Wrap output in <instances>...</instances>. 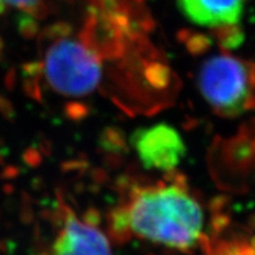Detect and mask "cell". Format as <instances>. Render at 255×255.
<instances>
[{
	"label": "cell",
	"instance_id": "obj_1",
	"mask_svg": "<svg viewBox=\"0 0 255 255\" xmlns=\"http://www.w3.org/2000/svg\"><path fill=\"white\" fill-rule=\"evenodd\" d=\"M109 227L116 240L138 239L180 252L208 244L205 207L174 173L130 187L111 213Z\"/></svg>",
	"mask_w": 255,
	"mask_h": 255
},
{
	"label": "cell",
	"instance_id": "obj_2",
	"mask_svg": "<svg viewBox=\"0 0 255 255\" xmlns=\"http://www.w3.org/2000/svg\"><path fill=\"white\" fill-rule=\"evenodd\" d=\"M253 76L247 64L231 56H214L201 66L199 89L223 117H237L253 102Z\"/></svg>",
	"mask_w": 255,
	"mask_h": 255
},
{
	"label": "cell",
	"instance_id": "obj_3",
	"mask_svg": "<svg viewBox=\"0 0 255 255\" xmlns=\"http://www.w3.org/2000/svg\"><path fill=\"white\" fill-rule=\"evenodd\" d=\"M43 65L49 85L63 96H88L101 82L102 66L94 51L66 37L50 46Z\"/></svg>",
	"mask_w": 255,
	"mask_h": 255
},
{
	"label": "cell",
	"instance_id": "obj_4",
	"mask_svg": "<svg viewBox=\"0 0 255 255\" xmlns=\"http://www.w3.org/2000/svg\"><path fill=\"white\" fill-rule=\"evenodd\" d=\"M130 142L143 167L164 174L174 173L187 152L181 133L167 123L138 128Z\"/></svg>",
	"mask_w": 255,
	"mask_h": 255
},
{
	"label": "cell",
	"instance_id": "obj_5",
	"mask_svg": "<svg viewBox=\"0 0 255 255\" xmlns=\"http://www.w3.org/2000/svg\"><path fill=\"white\" fill-rule=\"evenodd\" d=\"M59 222L51 255H115L109 238L94 218L78 215L62 205Z\"/></svg>",
	"mask_w": 255,
	"mask_h": 255
},
{
	"label": "cell",
	"instance_id": "obj_6",
	"mask_svg": "<svg viewBox=\"0 0 255 255\" xmlns=\"http://www.w3.org/2000/svg\"><path fill=\"white\" fill-rule=\"evenodd\" d=\"M246 0H177L182 13L194 24L209 27L237 25Z\"/></svg>",
	"mask_w": 255,
	"mask_h": 255
},
{
	"label": "cell",
	"instance_id": "obj_7",
	"mask_svg": "<svg viewBox=\"0 0 255 255\" xmlns=\"http://www.w3.org/2000/svg\"><path fill=\"white\" fill-rule=\"evenodd\" d=\"M206 248L207 255H255V234L219 239Z\"/></svg>",
	"mask_w": 255,
	"mask_h": 255
},
{
	"label": "cell",
	"instance_id": "obj_8",
	"mask_svg": "<svg viewBox=\"0 0 255 255\" xmlns=\"http://www.w3.org/2000/svg\"><path fill=\"white\" fill-rule=\"evenodd\" d=\"M17 28L19 34L24 38V39H33L37 36L38 32H39V26L36 18L32 17L31 14H28L27 12H23L19 17L17 18Z\"/></svg>",
	"mask_w": 255,
	"mask_h": 255
},
{
	"label": "cell",
	"instance_id": "obj_9",
	"mask_svg": "<svg viewBox=\"0 0 255 255\" xmlns=\"http://www.w3.org/2000/svg\"><path fill=\"white\" fill-rule=\"evenodd\" d=\"M234 25H231V26H223L220 27L222 28L221 32L225 33V36H220V40L225 46L227 47H235L238 46L239 44L244 40V34L241 33L240 31L237 30L235 27H233Z\"/></svg>",
	"mask_w": 255,
	"mask_h": 255
},
{
	"label": "cell",
	"instance_id": "obj_10",
	"mask_svg": "<svg viewBox=\"0 0 255 255\" xmlns=\"http://www.w3.org/2000/svg\"><path fill=\"white\" fill-rule=\"evenodd\" d=\"M71 32V27L65 23H56L46 27L44 31V37L49 39H62L65 38Z\"/></svg>",
	"mask_w": 255,
	"mask_h": 255
},
{
	"label": "cell",
	"instance_id": "obj_11",
	"mask_svg": "<svg viewBox=\"0 0 255 255\" xmlns=\"http://www.w3.org/2000/svg\"><path fill=\"white\" fill-rule=\"evenodd\" d=\"M23 89L28 97L34 98V100H41V92L39 88V83L38 78H27L24 77L23 81Z\"/></svg>",
	"mask_w": 255,
	"mask_h": 255
},
{
	"label": "cell",
	"instance_id": "obj_12",
	"mask_svg": "<svg viewBox=\"0 0 255 255\" xmlns=\"http://www.w3.org/2000/svg\"><path fill=\"white\" fill-rule=\"evenodd\" d=\"M43 62H28L21 66V73L27 78H38L43 73Z\"/></svg>",
	"mask_w": 255,
	"mask_h": 255
},
{
	"label": "cell",
	"instance_id": "obj_13",
	"mask_svg": "<svg viewBox=\"0 0 255 255\" xmlns=\"http://www.w3.org/2000/svg\"><path fill=\"white\" fill-rule=\"evenodd\" d=\"M0 113L7 120L12 119L14 116V109L12 107L11 102L1 95H0Z\"/></svg>",
	"mask_w": 255,
	"mask_h": 255
},
{
	"label": "cell",
	"instance_id": "obj_14",
	"mask_svg": "<svg viewBox=\"0 0 255 255\" xmlns=\"http://www.w3.org/2000/svg\"><path fill=\"white\" fill-rule=\"evenodd\" d=\"M1 1H4L5 4L14 6V7L26 9L27 7H30V6L41 1V0H1Z\"/></svg>",
	"mask_w": 255,
	"mask_h": 255
},
{
	"label": "cell",
	"instance_id": "obj_15",
	"mask_svg": "<svg viewBox=\"0 0 255 255\" xmlns=\"http://www.w3.org/2000/svg\"><path fill=\"white\" fill-rule=\"evenodd\" d=\"M15 84H17V72L15 70L12 68L9 69L7 73H6V77H5V85L8 90H13Z\"/></svg>",
	"mask_w": 255,
	"mask_h": 255
},
{
	"label": "cell",
	"instance_id": "obj_16",
	"mask_svg": "<svg viewBox=\"0 0 255 255\" xmlns=\"http://www.w3.org/2000/svg\"><path fill=\"white\" fill-rule=\"evenodd\" d=\"M5 9H6V4L4 1H1V0H0V14L4 13Z\"/></svg>",
	"mask_w": 255,
	"mask_h": 255
},
{
	"label": "cell",
	"instance_id": "obj_17",
	"mask_svg": "<svg viewBox=\"0 0 255 255\" xmlns=\"http://www.w3.org/2000/svg\"><path fill=\"white\" fill-rule=\"evenodd\" d=\"M4 50V40H2V38L0 37V52Z\"/></svg>",
	"mask_w": 255,
	"mask_h": 255
}]
</instances>
